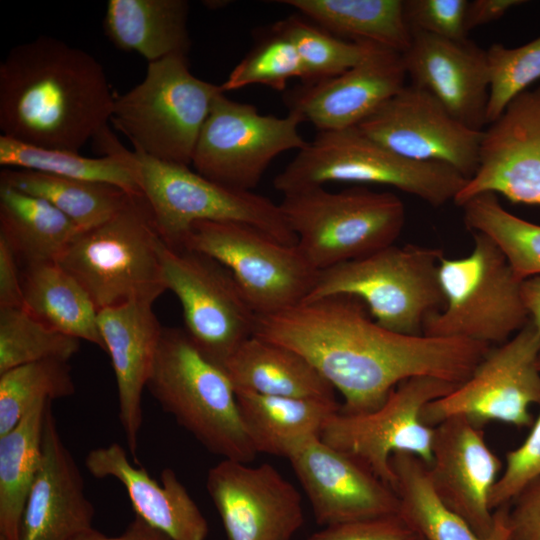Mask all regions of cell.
Wrapping results in <instances>:
<instances>
[{"instance_id":"44","label":"cell","mask_w":540,"mask_h":540,"mask_svg":"<svg viewBox=\"0 0 540 540\" xmlns=\"http://www.w3.org/2000/svg\"><path fill=\"white\" fill-rule=\"evenodd\" d=\"M398 514L325 526L307 540H416Z\"/></svg>"},{"instance_id":"34","label":"cell","mask_w":540,"mask_h":540,"mask_svg":"<svg viewBox=\"0 0 540 540\" xmlns=\"http://www.w3.org/2000/svg\"><path fill=\"white\" fill-rule=\"evenodd\" d=\"M37 403L0 436V540H18L27 497L42 459V436L49 403Z\"/></svg>"},{"instance_id":"12","label":"cell","mask_w":540,"mask_h":540,"mask_svg":"<svg viewBox=\"0 0 540 540\" xmlns=\"http://www.w3.org/2000/svg\"><path fill=\"white\" fill-rule=\"evenodd\" d=\"M457 384L430 376L399 383L377 409L363 414L340 410L325 423L320 438L358 459L394 489L390 459L394 453L417 456L427 466L432 460L434 427L423 422L422 411L430 402L457 388Z\"/></svg>"},{"instance_id":"46","label":"cell","mask_w":540,"mask_h":540,"mask_svg":"<svg viewBox=\"0 0 540 540\" xmlns=\"http://www.w3.org/2000/svg\"><path fill=\"white\" fill-rule=\"evenodd\" d=\"M18 263L8 242L0 237V308L24 307L22 277Z\"/></svg>"},{"instance_id":"9","label":"cell","mask_w":540,"mask_h":540,"mask_svg":"<svg viewBox=\"0 0 540 540\" xmlns=\"http://www.w3.org/2000/svg\"><path fill=\"white\" fill-rule=\"evenodd\" d=\"M472 233L474 246L469 255L440 260L444 306L425 320L423 334L499 345L529 322L522 281L488 236Z\"/></svg>"},{"instance_id":"7","label":"cell","mask_w":540,"mask_h":540,"mask_svg":"<svg viewBox=\"0 0 540 540\" xmlns=\"http://www.w3.org/2000/svg\"><path fill=\"white\" fill-rule=\"evenodd\" d=\"M216 85L196 77L187 55L148 63L143 80L115 97L111 122L134 151L189 166L215 98Z\"/></svg>"},{"instance_id":"31","label":"cell","mask_w":540,"mask_h":540,"mask_svg":"<svg viewBox=\"0 0 540 540\" xmlns=\"http://www.w3.org/2000/svg\"><path fill=\"white\" fill-rule=\"evenodd\" d=\"M79 232L45 199L0 185V237L25 266L57 262Z\"/></svg>"},{"instance_id":"6","label":"cell","mask_w":540,"mask_h":540,"mask_svg":"<svg viewBox=\"0 0 540 540\" xmlns=\"http://www.w3.org/2000/svg\"><path fill=\"white\" fill-rule=\"evenodd\" d=\"M439 248L395 244L367 256L318 271L302 303L331 295L360 299L382 327L422 335L425 320L444 306L438 277Z\"/></svg>"},{"instance_id":"48","label":"cell","mask_w":540,"mask_h":540,"mask_svg":"<svg viewBox=\"0 0 540 540\" xmlns=\"http://www.w3.org/2000/svg\"><path fill=\"white\" fill-rule=\"evenodd\" d=\"M74 540H171L168 536L153 528L135 516L125 530L116 536H108L94 527L81 533Z\"/></svg>"},{"instance_id":"14","label":"cell","mask_w":540,"mask_h":540,"mask_svg":"<svg viewBox=\"0 0 540 540\" xmlns=\"http://www.w3.org/2000/svg\"><path fill=\"white\" fill-rule=\"evenodd\" d=\"M303 121L260 114L253 105L228 98L214 100L194 151V170L228 188L252 191L281 153L306 146L299 132Z\"/></svg>"},{"instance_id":"47","label":"cell","mask_w":540,"mask_h":540,"mask_svg":"<svg viewBox=\"0 0 540 540\" xmlns=\"http://www.w3.org/2000/svg\"><path fill=\"white\" fill-rule=\"evenodd\" d=\"M526 3L524 0H473L468 1L465 25L469 33L503 17L510 9Z\"/></svg>"},{"instance_id":"19","label":"cell","mask_w":540,"mask_h":540,"mask_svg":"<svg viewBox=\"0 0 540 540\" xmlns=\"http://www.w3.org/2000/svg\"><path fill=\"white\" fill-rule=\"evenodd\" d=\"M322 526L398 513L395 490L355 457L313 439L288 458Z\"/></svg>"},{"instance_id":"29","label":"cell","mask_w":540,"mask_h":540,"mask_svg":"<svg viewBox=\"0 0 540 540\" xmlns=\"http://www.w3.org/2000/svg\"><path fill=\"white\" fill-rule=\"evenodd\" d=\"M186 0H109L103 21L109 40L148 63L190 48Z\"/></svg>"},{"instance_id":"11","label":"cell","mask_w":540,"mask_h":540,"mask_svg":"<svg viewBox=\"0 0 540 540\" xmlns=\"http://www.w3.org/2000/svg\"><path fill=\"white\" fill-rule=\"evenodd\" d=\"M181 249L204 253L229 269L257 315L301 304L318 274L297 244L239 222H197Z\"/></svg>"},{"instance_id":"39","label":"cell","mask_w":540,"mask_h":540,"mask_svg":"<svg viewBox=\"0 0 540 540\" xmlns=\"http://www.w3.org/2000/svg\"><path fill=\"white\" fill-rule=\"evenodd\" d=\"M273 28L292 42L302 65L303 84L344 73L360 63L376 46L342 39L296 16L277 22Z\"/></svg>"},{"instance_id":"26","label":"cell","mask_w":540,"mask_h":540,"mask_svg":"<svg viewBox=\"0 0 540 540\" xmlns=\"http://www.w3.org/2000/svg\"><path fill=\"white\" fill-rule=\"evenodd\" d=\"M246 433L258 453L289 458L320 438L326 421L340 410L335 398L261 395L235 390Z\"/></svg>"},{"instance_id":"32","label":"cell","mask_w":540,"mask_h":540,"mask_svg":"<svg viewBox=\"0 0 540 540\" xmlns=\"http://www.w3.org/2000/svg\"><path fill=\"white\" fill-rule=\"evenodd\" d=\"M24 308L50 327L102 350L98 309L84 287L56 262L25 266Z\"/></svg>"},{"instance_id":"30","label":"cell","mask_w":540,"mask_h":540,"mask_svg":"<svg viewBox=\"0 0 540 540\" xmlns=\"http://www.w3.org/2000/svg\"><path fill=\"white\" fill-rule=\"evenodd\" d=\"M102 157L79 152L45 149L0 136V165L55 176L105 183L132 194L141 193L133 165L132 151L117 141L106 128L94 139Z\"/></svg>"},{"instance_id":"33","label":"cell","mask_w":540,"mask_h":540,"mask_svg":"<svg viewBox=\"0 0 540 540\" xmlns=\"http://www.w3.org/2000/svg\"><path fill=\"white\" fill-rule=\"evenodd\" d=\"M316 25L353 42L372 43L400 54L411 44L412 33L403 0H283Z\"/></svg>"},{"instance_id":"27","label":"cell","mask_w":540,"mask_h":540,"mask_svg":"<svg viewBox=\"0 0 540 540\" xmlns=\"http://www.w3.org/2000/svg\"><path fill=\"white\" fill-rule=\"evenodd\" d=\"M390 464L395 474L398 515L421 540H512L509 505L494 510L492 530L478 535L461 517L449 510L431 486L427 465L409 453H394Z\"/></svg>"},{"instance_id":"2","label":"cell","mask_w":540,"mask_h":540,"mask_svg":"<svg viewBox=\"0 0 540 540\" xmlns=\"http://www.w3.org/2000/svg\"><path fill=\"white\" fill-rule=\"evenodd\" d=\"M115 97L95 57L39 36L13 47L0 64L1 135L79 152L108 128Z\"/></svg>"},{"instance_id":"38","label":"cell","mask_w":540,"mask_h":540,"mask_svg":"<svg viewBox=\"0 0 540 540\" xmlns=\"http://www.w3.org/2000/svg\"><path fill=\"white\" fill-rule=\"evenodd\" d=\"M74 393L67 361L43 360L0 374V436L10 431L37 403Z\"/></svg>"},{"instance_id":"51","label":"cell","mask_w":540,"mask_h":540,"mask_svg":"<svg viewBox=\"0 0 540 540\" xmlns=\"http://www.w3.org/2000/svg\"><path fill=\"white\" fill-rule=\"evenodd\" d=\"M539 367H540V362H539Z\"/></svg>"},{"instance_id":"18","label":"cell","mask_w":540,"mask_h":540,"mask_svg":"<svg viewBox=\"0 0 540 540\" xmlns=\"http://www.w3.org/2000/svg\"><path fill=\"white\" fill-rule=\"evenodd\" d=\"M206 488L227 540H290L304 523L299 491L268 463L222 459Z\"/></svg>"},{"instance_id":"50","label":"cell","mask_w":540,"mask_h":540,"mask_svg":"<svg viewBox=\"0 0 540 540\" xmlns=\"http://www.w3.org/2000/svg\"><path fill=\"white\" fill-rule=\"evenodd\" d=\"M416 540H421L418 536H417V539Z\"/></svg>"},{"instance_id":"45","label":"cell","mask_w":540,"mask_h":540,"mask_svg":"<svg viewBox=\"0 0 540 540\" xmlns=\"http://www.w3.org/2000/svg\"><path fill=\"white\" fill-rule=\"evenodd\" d=\"M508 519L512 540H540V479L510 503Z\"/></svg>"},{"instance_id":"37","label":"cell","mask_w":540,"mask_h":540,"mask_svg":"<svg viewBox=\"0 0 540 540\" xmlns=\"http://www.w3.org/2000/svg\"><path fill=\"white\" fill-rule=\"evenodd\" d=\"M80 340L45 324L24 307L0 308V374L43 360L69 361Z\"/></svg>"},{"instance_id":"20","label":"cell","mask_w":540,"mask_h":540,"mask_svg":"<svg viewBox=\"0 0 540 540\" xmlns=\"http://www.w3.org/2000/svg\"><path fill=\"white\" fill-rule=\"evenodd\" d=\"M428 476L438 499L480 536L490 533L494 511L491 491L503 468L485 441L482 428L464 416L434 426Z\"/></svg>"},{"instance_id":"28","label":"cell","mask_w":540,"mask_h":540,"mask_svg":"<svg viewBox=\"0 0 540 540\" xmlns=\"http://www.w3.org/2000/svg\"><path fill=\"white\" fill-rule=\"evenodd\" d=\"M224 369L235 390L267 396L335 398V389L304 356L255 335L237 349Z\"/></svg>"},{"instance_id":"22","label":"cell","mask_w":540,"mask_h":540,"mask_svg":"<svg viewBox=\"0 0 540 540\" xmlns=\"http://www.w3.org/2000/svg\"><path fill=\"white\" fill-rule=\"evenodd\" d=\"M402 59L411 84L431 93L465 126L482 131L490 87L486 50L468 38L415 32Z\"/></svg>"},{"instance_id":"36","label":"cell","mask_w":540,"mask_h":540,"mask_svg":"<svg viewBox=\"0 0 540 540\" xmlns=\"http://www.w3.org/2000/svg\"><path fill=\"white\" fill-rule=\"evenodd\" d=\"M461 207L466 228L488 236L519 280L540 275L539 224L512 214L492 193L478 195Z\"/></svg>"},{"instance_id":"10","label":"cell","mask_w":540,"mask_h":540,"mask_svg":"<svg viewBox=\"0 0 540 540\" xmlns=\"http://www.w3.org/2000/svg\"><path fill=\"white\" fill-rule=\"evenodd\" d=\"M137 182L156 227L173 249H181L193 224L239 222L256 227L282 243L296 245L279 204L253 191L225 187L189 166L132 152Z\"/></svg>"},{"instance_id":"49","label":"cell","mask_w":540,"mask_h":540,"mask_svg":"<svg viewBox=\"0 0 540 540\" xmlns=\"http://www.w3.org/2000/svg\"><path fill=\"white\" fill-rule=\"evenodd\" d=\"M521 292L529 320L540 337V275L523 280Z\"/></svg>"},{"instance_id":"25","label":"cell","mask_w":540,"mask_h":540,"mask_svg":"<svg viewBox=\"0 0 540 540\" xmlns=\"http://www.w3.org/2000/svg\"><path fill=\"white\" fill-rule=\"evenodd\" d=\"M85 466L97 479L119 481L135 516L171 540H206L208 522L173 469L164 468L159 483L144 468L133 465L119 443L90 450Z\"/></svg>"},{"instance_id":"8","label":"cell","mask_w":540,"mask_h":540,"mask_svg":"<svg viewBox=\"0 0 540 540\" xmlns=\"http://www.w3.org/2000/svg\"><path fill=\"white\" fill-rule=\"evenodd\" d=\"M279 206L298 248L318 271L394 244L405 223L396 194L361 186L339 192L311 187L283 195Z\"/></svg>"},{"instance_id":"4","label":"cell","mask_w":540,"mask_h":540,"mask_svg":"<svg viewBox=\"0 0 540 540\" xmlns=\"http://www.w3.org/2000/svg\"><path fill=\"white\" fill-rule=\"evenodd\" d=\"M146 388L209 452L245 463L255 459L227 372L184 329L163 328Z\"/></svg>"},{"instance_id":"16","label":"cell","mask_w":540,"mask_h":540,"mask_svg":"<svg viewBox=\"0 0 540 540\" xmlns=\"http://www.w3.org/2000/svg\"><path fill=\"white\" fill-rule=\"evenodd\" d=\"M356 128L396 154L446 164L466 179L478 165L483 130L465 126L431 93L411 83Z\"/></svg>"},{"instance_id":"23","label":"cell","mask_w":540,"mask_h":540,"mask_svg":"<svg viewBox=\"0 0 540 540\" xmlns=\"http://www.w3.org/2000/svg\"><path fill=\"white\" fill-rule=\"evenodd\" d=\"M94 515L80 469L61 438L50 402L41 464L26 500L18 540H74L93 528Z\"/></svg>"},{"instance_id":"13","label":"cell","mask_w":540,"mask_h":540,"mask_svg":"<svg viewBox=\"0 0 540 540\" xmlns=\"http://www.w3.org/2000/svg\"><path fill=\"white\" fill-rule=\"evenodd\" d=\"M539 362L540 337L529 320L509 340L491 347L464 383L427 404L423 422L434 427L448 417L464 416L480 428L492 421L530 427V408L540 405Z\"/></svg>"},{"instance_id":"17","label":"cell","mask_w":540,"mask_h":540,"mask_svg":"<svg viewBox=\"0 0 540 540\" xmlns=\"http://www.w3.org/2000/svg\"><path fill=\"white\" fill-rule=\"evenodd\" d=\"M484 193L540 206V86L513 98L482 131L476 171L453 202L461 207Z\"/></svg>"},{"instance_id":"35","label":"cell","mask_w":540,"mask_h":540,"mask_svg":"<svg viewBox=\"0 0 540 540\" xmlns=\"http://www.w3.org/2000/svg\"><path fill=\"white\" fill-rule=\"evenodd\" d=\"M0 185L45 199L65 214L80 231L107 221L126 204L132 194L110 184L13 168L1 170Z\"/></svg>"},{"instance_id":"5","label":"cell","mask_w":540,"mask_h":540,"mask_svg":"<svg viewBox=\"0 0 540 540\" xmlns=\"http://www.w3.org/2000/svg\"><path fill=\"white\" fill-rule=\"evenodd\" d=\"M466 181L446 164L405 158L354 127L319 131L274 178L273 185L285 195L330 182L378 184L440 207L453 202Z\"/></svg>"},{"instance_id":"21","label":"cell","mask_w":540,"mask_h":540,"mask_svg":"<svg viewBox=\"0 0 540 540\" xmlns=\"http://www.w3.org/2000/svg\"><path fill=\"white\" fill-rule=\"evenodd\" d=\"M402 54L375 46L342 74L289 92V112L319 131L357 127L407 83Z\"/></svg>"},{"instance_id":"42","label":"cell","mask_w":540,"mask_h":540,"mask_svg":"<svg viewBox=\"0 0 540 540\" xmlns=\"http://www.w3.org/2000/svg\"><path fill=\"white\" fill-rule=\"evenodd\" d=\"M517 448L506 453L505 467L489 498L490 508L509 505L529 484L540 479V412Z\"/></svg>"},{"instance_id":"43","label":"cell","mask_w":540,"mask_h":540,"mask_svg":"<svg viewBox=\"0 0 540 540\" xmlns=\"http://www.w3.org/2000/svg\"><path fill=\"white\" fill-rule=\"evenodd\" d=\"M467 5V0H403V12L411 33L464 40Z\"/></svg>"},{"instance_id":"15","label":"cell","mask_w":540,"mask_h":540,"mask_svg":"<svg viewBox=\"0 0 540 540\" xmlns=\"http://www.w3.org/2000/svg\"><path fill=\"white\" fill-rule=\"evenodd\" d=\"M163 269L166 288L182 307L185 332L208 359L224 368L253 336L257 318L238 282L216 259L168 245Z\"/></svg>"},{"instance_id":"1","label":"cell","mask_w":540,"mask_h":540,"mask_svg":"<svg viewBox=\"0 0 540 540\" xmlns=\"http://www.w3.org/2000/svg\"><path fill=\"white\" fill-rule=\"evenodd\" d=\"M304 356L344 399L340 411L379 408L402 381L430 376L460 385L491 345L405 335L380 326L351 295H331L257 315L254 334Z\"/></svg>"},{"instance_id":"40","label":"cell","mask_w":540,"mask_h":540,"mask_svg":"<svg viewBox=\"0 0 540 540\" xmlns=\"http://www.w3.org/2000/svg\"><path fill=\"white\" fill-rule=\"evenodd\" d=\"M486 55L490 80L488 125L513 98L540 79V36L513 48L494 43Z\"/></svg>"},{"instance_id":"3","label":"cell","mask_w":540,"mask_h":540,"mask_svg":"<svg viewBox=\"0 0 540 540\" xmlns=\"http://www.w3.org/2000/svg\"><path fill=\"white\" fill-rule=\"evenodd\" d=\"M160 235L142 193L111 218L80 231L56 262L88 292L98 311L167 291Z\"/></svg>"},{"instance_id":"41","label":"cell","mask_w":540,"mask_h":540,"mask_svg":"<svg viewBox=\"0 0 540 540\" xmlns=\"http://www.w3.org/2000/svg\"><path fill=\"white\" fill-rule=\"evenodd\" d=\"M293 78L303 80L298 54L292 42L272 28V34L248 53L220 86L224 93L257 84L283 91Z\"/></svg>"},{"instance_id":"24","label":"cell","mask_w":540,"mask_h":540,"mask_svg":"<svg viewBox=\"0 0 540 540\" xmlns=\"http://www.w3.org/2000/svg\"><path fill=\"white\" fill-rule=\"evenodd\" d=\"M149 301H130L98 312V327L114 370L119 420L130 454L137 460L146 388L163 326Z\"/></svg>"}]
</instances>
